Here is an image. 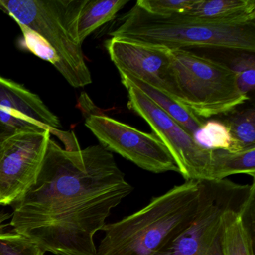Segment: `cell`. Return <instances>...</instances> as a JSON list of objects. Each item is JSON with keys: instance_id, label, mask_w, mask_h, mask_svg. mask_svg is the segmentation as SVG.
Segmentation results:
<instances>
[{"instance_id": "obj_1", "label": "cell", "mask_w": 255, "mask_h": 255, "mask_svg": "<svg viewBox=\"0 0 255 255\" xmlns=\"http://www.w3.org/2000/svg\"><path fill=\"white\" fill-rule=\"evenodd\" d=\"M132 190L101 144L71 151L50 138L35 181L13 204L9 224L45 252L95 255V234Z\"/></svg>"}, {"instance_id": "obj_2", "label": "cell", "mask_w": 255, "mask_h": 255, "mask_svg": "<svg viewBox=\"0 0 255 255\" xmlns=\"http://www.w3.org/2000/svg\"><path fill=\"white\" fill-rule=\"evenodd\" d=\"M84 0H0V10L15 20L28 50L53 65L74 88L92 83L77 23Z\"/></svg>"}, {"instance_id": "obj_3", "label": "cell", "mask_w": 255, "mask_h": 255, "mask_svg": "<svg viewBox=\"0 0 255 255\" xmlns=\"http://www.w3.org/2000/svg\"><path fill=\"white\" fill-rule=\"evenodd\" d=\"M201 198L200 181L174 186L138 211L106 224L95 255H156L190 225Z\"/></svg>"}, {"instance_id": "obj_4", "label": "cell", "mask_w": 255, "mask_h": 255, "mask_svg": "<svg viewBox=\"0 0 255 255\" xmlns=\"http://www.w3.org/2000/svg\"><path fill=\"white\" fill-rule=\"evenodd\" d=\"M109 33L111 38L159 46L224 49L255 53V23L222 24L191 18L184 14L159 16L135 4Z\"/></svg>"}, {"instance_id": "obj_5", "label": "cell", "mask_w": 255, "mask_h": 255, "mask_svg": "<svg viewBox=\"0 0 255 255\" xmlns=\"http://www.w3.org/2000/svg\"><path fill=\"white\" fill-rule=\"evenodd\" d=\"M170 50L178 102L198 117L228 114L250 99L239 91L231 67L185 49Z\"/></svg>"}, {"instance_id": "obj_6", "label": "cell", "mask_w": 255, "mask_h": 255, "mask_svg": "<svg viewBox=\"0 0 255 255\" xmlns=\"http://www.w3.org/2000/svg\"><path fill=\"white\" fill-rule=\"evenodd\" d=\"M201 198L196 216L174 241L155 255H223L222 216L244 200L255 187L231 180H201Z\"/></svg>"}, {"instance_id": "obj_7", "label": "cell", "mask_w": 255, "mask_h": 255, "mask_svg": "<svg viewBox=\"0 0 255 255\" xmlns=\"http://www.w3.org/2000/svg\"><path fill=\"white\" fill-rule=\"evenodd\" d=\"M125 87L128 92V108L148 124L171 153L186 181L210 180L211 149L198 144L188 131L141 91L130 86Z\"/></svg>"}, {"instance_id": "obj_8", "label": "cell", "mask_w": 255, "mask_h": 255, "mask_svg": "<svg viewBox=\"0 0 255 255\" xmlns=\"http://www.w3.org/2000/svg\"><path fill=\"white\" fill-rule=\"evenodd\" d=\"M85 125L101 145L155 174L176 171L178 168L163 143L154 133L138 130L105 115L86 116Z\"/></svg>"}, {"instance_id": "obj_9", "label": "cell", "mask_w": 255, "mask_h": 255, "mask_svg": "<svg viewBox=\"0 0 255 255\" xmlns=\"http://www.w3.org/2000/svg\"><path fill=\"white\" fill-rule=\"evenodd\" d=\"M51 133L49 129L14 131L0 144V205H13L35 181Z\"/></svg>"}, {"instance_id": "obj_10", "label": "cell", "mask_w": 255, "mask_h": 255, "mask_svg": "<svg viewBox=\"0 0 255 255\" xmlns=\"http://www.w3.org/2000/svg\"><path fill=\"white\" fill-rule=\"evenodd\" d=\"M105 47L118 71L142 80L179 103L169 49L114 38L107 40Z\"/></svg>"}, {"instance_id": "obj_11", "label": "cell", "mask_w": 255, "mask_h": 255, "mask_svg": "<svg viewBox=\"0 0 255 255\" xmlns=\"http://www.w3.org/2000/svg\"><path fill=\"white\" fill-rule=\"evenodd\" d=\"M0 122L14 132L61 127L59 118L38 95L22 85L0 76Z\"/></svg>"}, {"instance_id": "obj_12", "label": "cell", "mask_w": 255, "mask_h": 255, "mask_svg": "<svg viewBox=\"0 0 255 255\" xmlns=\"http://www.w3.org/2000/svg\"><path fill=\"white\" fill-rule=\"evenodd\" d=\"M255 187L222 216L223 255H255Z\"/></svg>"}, {"instance_id": "obj_13", "label": "cell", "mask_w": 255, "mask_h": 255, "mask_svg": "<svg viewBox=\"0 0 255 255\" xmlns=\"http://www.w3.org/2000/svg\"><path fill=\"white\" fill-rule=\"evenodd\" d=\"M185 15L210 23H255V0H197Z\"/></svg>"}, {"instance_id": "obj_14", "label": "cell", "mask_w": 255, "mask_h": 255, "mask_svg": "<svg viewBox=\"0 0 255 255\" xmlns=\"http://www.w3.org/2000/svg\"><path fill=\"white\" fill-rule=\"evenodd\" d=\"M121 80L124 86H130L136 88L151 100L162 111L172 118L182 128H184L195 138L196 132L201 129L205 122L197 116L193 112L180 103L176 102L170 97L167 96L157 89L149 86L139 79L133 76L119 71Z\"/></svg>"}, {"instance_id": "obj_15", "label": "cell", "mask_w": 255, "mask_h": 255, "mask_svg": "<svg viewBox=\"0 0 255 255\" xmlns=\"http://www.w3.org/2000/svg\"><path fill=\"white\" fill-rule=\"evenodd\" d=\"M128 2V0H84L77 17L79 42L83 44L92 32L113 20Z\"/></svg>"}, {"instance_id": "obj_16", "label": "cell", "mask_w": 255, "mask_h": 255, "mask_svg": "<svg viewBox=\"0 0 255 255\" xmlns=\"http://www.w3.org/2000/svg\"><path fill=\"white\" fill-rule=\"evenodd\" d=\"M237 174H248L255 179V147L236 152L211 149L209 180H222Z\"/></svg>"}, {"instance_id": "obj_17", "label": "cell", "mask_w": 255, "mask_h": 255, "mask_svg": "<svg viewBox=\"0 0 255 255\" xmlns=\"http://www.w3.org/2000/svg\"><path fill=\"white\" fill-rule=\"evenodd\" d=\"M225 116L222 122L228 128L231 138L228 150L236 152L255 147V108L233 110Z\"/></svg>"}, {"instance_id": "obj_18", "label": "cell", "mask_w": 255, "mask_h": 255, "mask_svg": "<svg viewBox=\"0 0 255 255\" xmlns=\"http://www.w3.org/2000/svg\"><path fill=\"white\" fill-rule=\"evenodd\" d=\"M195 139L198 144L208 149L228 150L231 138L228 128L222 122L208 121L196 132Z\"/></svg>"}, {"instance_id": "obj_19", "label": "cell", "mask_w": 255, "mask_h": 255, "mask_svg": "<svg viewBox=\"0 0 255 255\" xmlns=\"http://www.w3.org/2000/svg\"><path fill=\"white\" fill-rule=\"evenodd\" d=\"M33 241L15 231L0 232V255H44Z\"/></svg>"}, {"instance_id": "obj_20", "label": "cell", "mask_w": 255, "mask_h": 255, "mask_svg": "<svg viewBox=\"0 0 255 255\" xmlns=\"http://www.w3.org/2000/svg\"><path fill=\"white\" fill-rule=\"evenodd\" d=\"M197 0H138L137 5L150 14L171 16L190 11Z\"/></svg>"}, {"instance_id": "obj_21", "label": "cell", "mask_w": 255, "mask_h": 255, "mask_svg": "<svg viewBox=\"0 0 255 255\" xmlns=\"http://www.w3.org/2000/svg\"><path fill=\"white\" fill-rule=\"evenodd\" d=\"M237 86L239 91L243 95H248V93L255 89V68H251L244 71L236 73Z\"/></svg>"}, {"instance_id": "obj_22", "label": "cell", "mask_w": 255, "mask_h": 255, "mask_svg": "<svg viewBox=\"0 0 255 255\" xmlns=\"http://www.w3.org/2000/svg\"><path fill=\"white\" fill-rule=\"evenodd\" d=\"M11 214L7 213L5 210H0V232L5 231V230L9 226L10 224L7 223L8 220H11Z\"/></svg>"}, {"instance_id": "obj_23", "label": "cell", "mask_w": 255, "mask_h": 255, "mask_svg": "<svg viewBox=\"0 0 255 255\" xmlns=\"http://www.w3.org/2000/svg\"><path fill=\"white\" fill-rule=\"evenodd\" d=\"M12 131L10 130L8 128H7L6 127L4 126L1 122H0V144L2 142L4 139L8 135H11V133H13Z\"/></svg>"}]
</instances>
